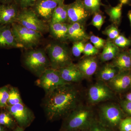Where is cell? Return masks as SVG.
Masks as SVG:
<instances>
[{
  "mask_svg": "<svg viewBox=\"0 0 131 131\" xmlns=\"http://www.w3.org/2000/svg\"><path fill=\"white\" fill-rule=\"evenodd\" d=\"M127 15H128V18H129V20L130 21V23L131 27V10H130V11H129Z\"/></svg>",
  "mask_w": 131,
  "mask_h": 131,
  "instance_id": "ee69618b",
  "label": "cell"
},
{
  "mask_svg": "<svg viewBox=\"0 0 131 131\" xmlns=\"http://www.w3.org/2000/svg\"><path fill=\"white\" fill-rule=\"evenodd\" d=\"M98 52L99 50L91 43H88L85 44L83 53L86 56H94Z\"/></svg>",
  "mask_w": 131,
  "mask_h": 131,
  "instance_id": "836d02e7",
  "label": "cell"
},
{
  "mask_svg": "<svg viewBox=\"0 0 131 131\" xmlns=\"http://www.w3.org/2000/svg\"><path fill=\"white\" fill-rule=\"evenodd\" d=\"M0 48H22L16 41L11 25H0Z\"/></svg>",
  "mask_w": 131,
  "mask_h": 131,
  "instance_id": "5bb4252c",
  "label": "cell"
},
{
  "mask_svg": "<svg viewBox=\"0 0 131 131\" xmlns=\"http://www.w3.org/2000/svg\"><path fill=\"white\" fill-rule=\"evenodd\" d=\"M129 54H130V55L131 56V49L130 50V51H129Z\"/></svg>",
  "mask_w": 131,
  "mask_h": 131,
  "instance_id": "c3c4849f",
  "label": "cell"
},
{
  "mask_svg": "<svg viewBox=\"0 0 131 131\" xmlns=\"http://www.w3.org/2000/svg\"><path fill=\"white\" fill-rule=\"evenodd\" d=\"M95 118L92 108L81 104L64 118L62 130H87Z\"/></svg>",
  "mask_w": 131,
  "mask_h": 131,
  "instance_id": "7a4b0ae2",
  "label": "cell"
},
{
  "mask_svg": "<svg viewBox=\"0 0 131 131\" xmlns=\"http://www.w3.org/2000/svg\"><path fill=\"white\" fill-rule=\"evenodd\" d=\"M58 70L62 79L67 83L79 82L84 78L77 64L73 62Z\"/></svg>",
  "mask_w": 131,
  "mask_h": 131,
  "instance_id": "4fadbf2b",
  "label": "cell"
},
{
  "mask_svg": "<svg viewBox=\"0 0 131 131\" xmlns=\"http://www.w3.org/2000/svg\"><path fill=\"white\" fill-rule=\"evenodd\" d=\"M89 39L84 25L78 22L68 24V40L74 42L84 41Z\"/></svg>",
  "mask_w": 131,
  "mask_h": 131,
  "instance_id": "e0dca14e",
  "label": "cell"
},
{
  "mask_svg": "<svg viewBox=\"0 0 131 131\" xmlns=\"http://www.w3.org/2000/svg\"><path fill=\"white\" fill-rule=\"evenodd\" d=\"M19 12L15 3L0 4V25H11L15 23Z\"/></svg>",
  "mask_w": 131,
  "mask_h": 131,
  "instance_id": "9a60e30c",
  "label": "cell"
},
{
  "mask_svg": "<svg viewBox=\"0 0 131 131\" xmlns=\"http://www.w3.org/2000/svg\"><path fill=\"white\" fill-rule=\"evenodd\" d=\"M89 131H114L103 126L99 120L95 118L92 121L88 129Z\"/></svg>",
  "mask_w": 131,
  "mask_h": 131,
  "instance_id": "d6a6232c",
  "label": "cell"
},
{
  "mask_svg": "<svg viewBox=\"0 0 131 131\" xmlns=\"http://www.w3.org/2000/svg\"></svg>",
  "mask_w": 131,
  "mask_h": 131,
  "instance_id": "f907efd6",
  "label": "cell"
},
{
  "mask_svg": "<svg viewBox=\"0 0 131 131\" xmlns=\"http://www.w3.org/2000/svg\"><path fill=\"white\" fill-rule=\"evenodd\" d=\"M114 96L112 90L105 82L101 81L91 86L88 91V100L92 105L110 100Z\"/></svg>",
  "mask_w": 131,
  "mask_h": 131,
  "instance_id": "9c48e42d",
  "label": "cell"
},
{
  "mask_svg": "<svg viewBox=\"0 0 131 131\" xmlns=\"http://www.w3.org/2000/svg\"><path fill=\"white\" fill-rule=\"evenodd\" d=\"M119 131H131V117H125L119 125Z\"/></svg>",
  "mask_w": 131,
  "mask_h": 131,
  "instance_id": "d590c367",
  "label": "cell"
},
{
  "mask_svg": "<svg viewBox=\"0 0 131 131\" xmlns=\"http://www.w3.org/2000/svg\"><path fill=\"white\" fill-rule=\"evenodd\" d=\"M36 84L44 90L46 94L50 93L59 87L66 84L61 77L58 71L51 68L47 69L39 77Z\"/></svg>",
  "mask_w": 131,
  "mask_h": 131,
  "instance_id": "ba28073f",
  "label": "cell"
},
{
  "mask_svg": "<svg viewBox=\"0 0 131 131\" xmlns=\"http://www.w3.org/2000/svg\"><path fill=\"white\" fill-rule=\"evenodd\" d=\"M9 89L7 86L0 88V107H7L9 96Z\"/></svg>",
  "mask_w": 131,
  "mask_h": 131,
  "instance_id": "4dcf8cb0",
  "label": "cell"
},
{
  "mask_svg": "<svg viewBox=\"0 0 131 131\" xmlns=\"http://www.w3.org/2000/svg\"><path fill=\"white\" fill-rule=\"evenodd\" d=\"M81 93L73 83L61 86L46 94L43 108L50 121L65 118L81 103Z\"/></svg>",
  "mask_w": 131,
  "mask_h": 131,
  "instance_id": "6da1fadb",
  "label": "cell"
},
{
  "mask_svg": "<svg viewBox=\"0 0 131 131\" xmlns=\"http://www.w3.org/2000/svg\"><path fill=\"white\" fill-rule=\"evenodd\" d=\"M68 19L67 5L62 3L56 8L49 23H66Z\"/></svg>",
  "mask_w": 131,
  "mask_h": 131,
  "instance_id": "603a6c76",
  "label": "cell"
},
{
  "mask_svg": "<svg viewBox=\"0 0 131 131\" xmlns=\"http://www.w3.org/2000/svg\"><path fill=\"white\" fill-rule=\"evenodd\" d=\"M120 106L125 113H126L131 117V102L127 100L120 102Z\"/></svg>",
  "mask_w": 131,
  "mask_h": 131,
  "instance_id": "74e56055",
  "label": "cell"
},
{
  "mask_svg": "<svg viewBox=\"0 0 131 131\" xmlns=\"http://www.w3.org/2000/svg\"><path fill=\"white\" fill-rule=\"evenodd\" d=\"M14 0H0V3L3 4H8L12 3Z\"/></svg>",
  "mask_w": 131,
  "mask_h": 131,
  "instance_id": "ab89813d",
  "label": "cell"
},
{
  "mask_svg": "<svg viewBox=\"0 0 131 131\" xmlns=\"http://www.w3.org/2000/svg\"><path fill=\"white\" fill-rule=\"evenodd\" d=\"M67 12L69 24L78 22L84 25L91 15L85 7L83 0H75L67 5Z\"/></svg>",
  "mask_w": 131,
  "mask_h": 131,
  "instance_id": "8fae6325",
  "label": "cell"
},
{
  "mask_svg": "<svg viewBox=\"0 0 131 131\" xmlns=\"http://www.w3.org/2000/svg\"><path fill=\"white\" fill-rule=\"evenodd\" d=\"M86 131H89L88 129V130H86Z\"/></svg>",
  "mask_w": 131,
  "mask_h": 131,
  "instance_id": "681fc988",
  "label": "cell"
},
{
  "mask_svg": "<svg viewBox=\"0 0 131 131\" xmlns=\"http://www.w3.org/2000/svg\"><path fill=\"white\" fill-rule=\"evenodd\" d=\"M89 39L94 46L98 49L103 48L106 41L105 39L94 35L90 36Z\"/></svg>",
  "mask_w": 131,
  "mask_h": 131,
  "instance_id": "e575fe53",
  "label": "cell"
},
{
  "mask_svg": "<svg viewBox=\"0 0 131 131\" xmlns=\"http://www.w3.org/2000/svg\"><path fill=\"white\" fill-rule=\"evenodd\" d=\"M123 6L119 3L115 6H110L106 8V12L109 16L110 20L116 25L119 24L121 21Z\"/></svg>",
  "mask_w": 131,
  "mask_h": 131,
  "instance_id": "cb8c5ba5",
  "label": "cell"
},
{
  "mask_svg": "<svg viewBox=\"0 0 131 131\" xmlns=\"http://www.w3.org/2000/svg\"><path fill=\"white\" fill-rule=\"evenodd\" d=\"M120 3L124 5H131V0H119Z\"/></svg>",
  "mask_w": 131,
  "mask_h": 131,
  "instance_id": "f35d334b",
  "label": "cell"
},
{
  "mask_svg": "<svg viewBox=\"0 0 131 131\" xmlns=\"http://www.w3.org/2000/svg\"><path fill=\"white\" fill-rule=\"evenodd\" d=\"M130 88L131 89V72L130 73Z\"/></svg>",
  "mask_w": 131,
  "mask_h": 131,
  "instance_id": "7dc6e473",
  "label": "cell"
},
{
  "mask_svg": "<svg viewBox=\"0 0 131 131\" xmlns=\"http://www.w3.org/2000/svg\"><path fill=\"white\" fill-rule=\"evenodd\" d=\"M113 42L117 47L121 48H125L131 45V39L122 35H119Z\"/></svg>",
  "mask_w": 131,
  "mask_h": 131,
  "instance_id": "1f68e13d",
  "label": "cell"
},
{
  "mask_svg": "<svg viewBox=\"0 0 131 131\" xmlns=\"http://www.w3.org/2000/svg\"><path fill=\"white\" fill-rule=\"evenodd\" d=\"M77 64L84 78L91 77L98 69V61L94 56H86Z\"/></svg>",
  "mask_w": 131,
  "mask_h": 131,
  "instance_id": "ac0fdd59",
  "label": "cell"
},
{
  "mask_svg": "<svg viewBox=\"0 0 131 131\" xmlns=\"http://www.w3.org/2000/svg\"><path fill=\"white\" fill-rule=\"evenodd\" d=\"M45 50L51 68L54 69L58 70L73 62L71 51L64 43L52 42L47 45Z\"/></svg>",
  "mask_w": 131,
  "mask_h": 131,
  "instance_id": "277c9868",
  "label": "cell"
},
{
  "mask_svg": "<svg viewBox=\"0 0 131 131\" xmlns=\"http://www.w3.org/2000/svg\"><path fill=\"white\" fill-rule=\"evenodd\" d=\"M22 103L23 102L18 89L15 87L11 88L9 89L8 105H14L18 103Z\"/></svg>",
  "mask_w": 131,
  "mask_h": 131,
  "instance_id": "4316f807",
  "label": "cell"
},
{
  "mask_svg": "<svg viewBox=\"0 0 131 131\" xmlns=\"http://www.w3.org/2000/svg\"><path fill=\"white\" fill-rule=\"evenodd\" d=\"M85 44L84 41H77L73 42L71 48V52L73 56L75 57H78L81 56L84 51Z\"/></svg>",
  "mask_w": 131,
  "mask_h": 131,
  "instance_id": "f546056e",
  "label": "cell"
},
{
  "mask_svg": "<svg viewBox=\"0 0 131 131\" xmlns=\"http://www.w3.org/2000/svg\"><path fill=\"white\" fill-rule=\"evenodd\" d=\"M130 77L129 71H119L113 78L108 82L114 92L122 93L130 87Z\"/></svg>",
  "mask_w": 131,
  "mask_h": 131,
  "instance_id": "2e32d148",
  "label": "cell"
},
{
  "mask_svg": "<svg viewBox=\"0 0 131 131\" xmlns=\"http://www.w3.org/2000/svg\"><path fill=\"white\" fill-rule=\"evenodd\" d=\"M17 42L22 48L30 50L37 48L42 40L43 35L40 33L14 23L11 25Z\"/></svg>",
  "mask_w": 131,
  "mask_h": 131,
  "instance_id": "5b68a950",
  "label": "cell"
},
{
  "mask_svg": "<svg viewBox=\"0 0 131 131\" xmlns=\"http://www.w3.org/2000/svg\"><path fill=\"white\" fill-rule=\"evenodd\" d=\"M119 72L118 69L112 64H106L98 71L97 77L99 81L108 82L113 78Z\"/></svg>",
  "mask_w": 131,
  "mask_h": 131,
  "instance_id": "7402d4cb",
  "label": "cell"
},
{
  "mask_svg": "<svg viewBox=\"0 0 131 131\" xmlns=\"http://www.w3.org/2000/svg\"><path fill=\"white\" fill-rule=\"evenodd\" d=\"M36 1L37 0H14L15 3L21 8V9L33 6Z\"/></svg>",
  "mask_w": 131,
  "mask_h": 131,
  "instance_id": "8d00e7d4",
  "label": "cell"
},
{
  "mask_svg": "<svg viewBox=\"0 0 131 131\" xmlns=\"http://www.w3.org/2000/svg\"><path fill=\"white\" fill-rule=\"evenodd\" d=\"M49 32L55 40L62 43L68 40V24L49 23Z\"/></svg>",
  "mask_w": 131,
  "mask_h": 131,
  "instance_id": "d6986e66",
  "label": "cell"
},
{
  "mask_svg": "<svg viewBox=\"0 0 131 131\" xmlns=\"http://www.w3.org/2000/svg\"><path fill=\"white\" fill-rule=\"evenodd\" d=\"M52 0H37L33 10L43 20L50 22L54 10L58 6Z\"/></svg>",
  "mask_w": 131,
  "mask_h": 131,
  "instance_id": "7c38bea8",
  "label": "cell"
},
{
  "mask_svg": "<svg viewBox=\"0 0 131 131\" xmlns=\"http://www.w3.org/2000/svg\"><path fill=\"white\" fill-rule=\"evenodd\" d=\"M93 15L90 24L97 28L98 30H100L105 22V16L102 14L101 12L95 13Z\"/></svg>",
  "mask_w": 131,
  "mask_h": 131,
  "instance_id": "f1b7e54d",
  "label": "cell"
},
{
  "mask_svg": "<svg viewBox=\"0 0 131 131\" xmlns=\"http://www.w3.org/2000/svg\"><path fill=\"white\" fill-rule=\"evenodd\" d=\"M62 131H83L80 130H62Z\"/></svg>",
  "mask_w": 131,
  "mask_h": 131,
  "instance_id": "bcb514c9",
  "label": "cell"
},
{
  "mask_svg": "<svg viewBox=\"0 0 131 131\" xmlns=\"http://www.w3.org/2000/svg\"><path fill=\"white\" fill-rule=\"evenodd\" d=\"M23 62L26 68L38 78L51 68L46 50L42 48L27 50L24 54Z\"/></svg>",
  "mask_w": 131,
  "mask_h": 131,
  "instance_id": "3957f363",
  "label": "cell"
},
{
  "mask_svg": "<svg viewBox=\"0 0 131 131\" xmlns=\"http://www.w3.org/2000/svg\"><path fill=\"white\" fill-rule=\"evenodd\" d=\"M100 58L102 62H105L114 59L120 52L119 47L115 45L113 41L108 40L106 41L103 47Z\"/></svg>",
  "mask_w": 131,
  "mask_h": 131,
  "instance_id": "44dd1931",
  "label": "cell"
},
{
  "mask_svg": "<svg viewBox=\"0 0 131 131\" xmlns=\"http://www.w3.org/2000/svg\"><path fill=\"white\" fill-rule=\"evenodd\" d=\"M126 100L131 102V92L127 94L126 96Z\"/></svg>",
  "mask_w": 131,
  "mask_h": 131,
  "instance_id": "60d3db41",
  "label": "cell"
},
{
  "mask_svg": "<svg viewBox=\"0 0 131 131\" xmlns=\"http://www.w3.org/2000/svg\"><path fill=\"white\" fill-rule=\"evenodd\" d=\"M83 2L91 14L101 12V6L103 5L101 0H83Z\"/></svg>",
  "mask_w": 131,
  "mask_h": 131,
  "instance_id": "484cf974",
  "label": "cell"
},
{
  "mask_svg": "<svg viewBox=\"0 0 131 131\" xmlns=\"http://www.w3.org/2000/svg\"><path fill=\"white\" fill-rule=\"evenodd\" d=\"M98 120L104 126L113 130L118 127L121 121L125 118V113L120 106L108 103L101 106Z\"/></svg>",
  "mask_w": 131,
  "mask_h": 131,
  "instance_id": "8992f818",
  "label": "cell"
},
{
  "mask_svg": "<svg viewBox=\"0 0 131 131\" xmlns=\"http://www.w3.org/2000/svg\"><path fill=\"white\" fill-rule=\"evenodd\" d=\"M102 33L107 35L110 40H114L119 35V31L117 25L113 24L108 26L102 31Z\"/></svg>",
  "mask_w": 131,
  "mask_h": 131,
  "instance_id": "83f0119b",
  "label": "cell"
},
{
  "mask_svg": "<svg viewBox=\"0 0 131 131\" xmlns=\"http://www.w3.org/2000/svg\"><path fill=\"white\" fill-rule=\"evenodd\" d=\"M112 64L118 69L119 71L130 70L131 69V56L129 52H119L114 59Z\"/></svg>",
  "mask_w": 131,
  "mask_h": 131,
  "instance_id": "ffe728a7",
  "label": "cell"
},
{
  "mask_svg": "<svg viewBox=\"0 0 131 131\" xmlns=\"http://www.w3.org/2000/svg\"><path fill=\"white\" fill-rule=\"evenodd\" d=\"M0 131H6L4 128L0 125Z\"/></svg>",
  "mask_w": 131,
  "mask_h": 131,
  "instance_id": "f6af8a7d",
  "label": "cell"
},
{
  "mask_svg": "<svg viewBox=\"0 0 131 131\" xmlns=\"http://www.w3.org/2000/svg\"><path fill=\"white\" fill-rule=\"evenodd\" d=\"M15 121L12 114L8 112H3L0 113V125L9 129L14 128L15 125Z\"/></svg>",
  "mask_w": 131,
  "mask_h": 131,
  "instance_id": "d4e9b609",
  "label": "cell"
},
{
  "mask_svg": "<svg viewBox=\"0 0 131 131\" xmlns=\"http://www.w3.org/2000/svg\"><path fill=\"white\" fill-rule=\"evenodd\" d=\"M14 131H24V128L19 126H17Z\"/></svg>",
  "mask_w": 131,
  "mask_h": 131,
  "instance_id": "b9f144b4",
  "label": "cell"
},
{
  "mask_svg": "<svg viewBox=\"0 0 131 131\" xmlns=\"http://www.w3.org/2000/svg\"><path fill=\"white\" fill-rule=\"evenodd\" d=\"M52 1H53L55 2H57L58 5L59 4H62L64 3V0H52Z\"/></svg>",
  "mask_w": 131,
  "mask_h": 131,
  "instance_id": "7bdbcfd3",
  "label": "cell"
},
{
  "mask_svg": "<svg viewBox=\"0 0 131 131\" xmlns=\"http://www.w3.org/2000/svg\"><path fill=\"white\" fill-rule=\"evenodd\" d=\"M7 110L14 118L19 126L26 128L30 125L34 119L32 112L24 104L20 103L7 106Z\"/></svg>",
  "mask_w": 131,
  "mask_h": 131,
  "instance_id": "30bf717a",
  "label": "cell"
},
{
  "mask_svg": "<svg viewBox=\"0 0 131 131\" xmlns=\"http://www.w3.org/2000/svg\"><path fill=\"white\" fill-rule=\"evenodd\" d=\"M15 23L42 35L49 32V24L40 19L33 9H21L19 12Z\"/></svg>",
  "mask_w": 131,
  "mask_h": 131,
  "instance_id": "52a82bcc",
  "label": "cell"
}]
</instances>
